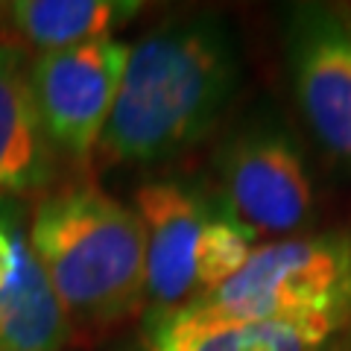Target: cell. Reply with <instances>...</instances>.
<instances>
[{
    "instance_id": "cell-9",
    "label": "cell",
    "mask_w": 351,
    "mask_h": 351,
    "mask_svg": "<svg viewBox=\"0 0 351 351\" xmlns=\"http://www.w3.org/2000/svg\"><path fill=\"white\" fill-rule=\"evenodd\" d=\"M29 64L18 44H0V202L44 193L59 167L32 94Z\"/></svg>"
},
{
    "instance_id": "cell-8",
    "label": "cell",
    "mask_w": 351,
    "mask_h": 351,
    "mask_svg": "<svg viewBox=\"0 0 351 351\" xmlns=\"http://www.w3.org/2000/svg\"><path fill=\"white\" fill-rule=\"evenodd\" d=\"M351 346V311L219 325L149 322L144 351H339Z\"/></svg>"
},
{
    "instance_id": "cell-4",
    "label": "cell",
    "mask_w": 351,
    "mask_h": 351,
    "mask_svg": "<svg viewBox=\"0 0 351 351\" xmlns=\"http://www.w3.org/2000/svg\"><path fill=\"white\" fill-rule=\"evenodd\" d=\"M325 311H351V232L287 237L255 246L237 276L217 293L164 319L219 325Z\"/></svg>"
},
{
    "instance_id": "cell-3",
    "label": "cell",
    "mask_w": 351,
    "mask_h": 351,
    "mask_svg": "<svg viewBox=\"0 0 351 351\" xmlns=\"http://www.w3.org/2000/svg\"><path fill=\"white\" fill-rule=\"evenodd\" d=\"M147 243L144 322H158L217 293L249 261L255 240L179 182H149L132 202Z\"/></svg>"
},
{
    "instance_id": "cell-5",
    "label": "cell",
    "mask_w": 351,
    "mask_h": 351,
    "mask_svg": "<svg viewBox=\"0 0 351 351\" xmlns=\"http://www.w3.org/2000/svg\"><path fill=\"white\" fill-rule=\"evenodd\" d=\"M223 214L252 240L295 232L313 208L304 161L287 132L249 126L219 147Z\"/></svg>"
},
{
    "instance_id": "cell-1",
    "label": "cell",
    "mask_w": 351,
    "mask_h": 351,
    "mask_svg": "<svg viewBox=\"0 0 351 351\" xmlns=\"http://www.w3.org/2000/svg\"><path fill=\"white\" fill-rule=\"evenodd\" d=\"M243 59L217 15L176 18L129 44L108 123L94 149L100 164H161L214 132L232 106Z\"/></svg>"
},
{
    "instance_id": "cell-2",
    "label": "cell",
    "mask_w": 351,
    "mask_h": 351,
    "mask_svg": "<svg viewBox=\"0 0 351 351\" xmlns=\"http://www.w3.org/2000/svg\"><path fill=\"white\" fill-rule=\"evenodd\" d=\"M29 249L71 322L108 331L147 304V243L135 211L91 182L38 196Z\"/></svg>"
},
{
    "instance_id": "cell-10",
    "label": "cell",
    "mask_w": 351,
    "mask_h": 351,
    "mask_svg": "<svg viewBox=\"0 0 351 351\" xmlns=\"http://www.w3.org/2000/svg\"><path fill=\"white\" fill-rule=\"evenodd\" d=\"M73 322L27 249L9 281L0 284V351H62Z\"/></svg>"
},
{
    "instance_id": "cell-11",
    "label": "cell",
    "mask_w": 351,
    "mask_h": 351,
    "mask_svg": "<svg viewBox=\"0 0 351 351\" xmlns=\"http://www.w3.org/2000/svg\"><path fill=\"white\" fill-rule=\"evenodd\" d=\"M9 9L15 32L44 56L112 38L141 6L123 0H21Z\"/></svg>"
},
{
    "instance_id": "cell-7",
    "label": "cell",
    "mask_w": 351,
    "mask_h": 351,
    "mask_svg": "<svg viewBox=\"0 0 351 351\" xmlns=\"http://www.w3.org/2000/svg\"><path fill=\"white\" fill-rule=\"evenodd\" d=\"M287 56L307 123L325 147L351 156V24L325 6H299Z\"/></svg>"
},
{
    "instance_id": "cell-6",
    "label": "cell",
    "mask_w": 351,
    "mask_h": 351,
    "mask_svg": "<svg viewBox=\"0 0 351 351\" xmlns=\"http://www.w3.org/2000/svg\"><path fill=\"white\" fill-rule=\"evenodd\" d=\"M126 59L129 44L117 38H100L32 59V94L44 132L59 156L80 164L94 161Z\"/></svg>"
}]
</instances>
